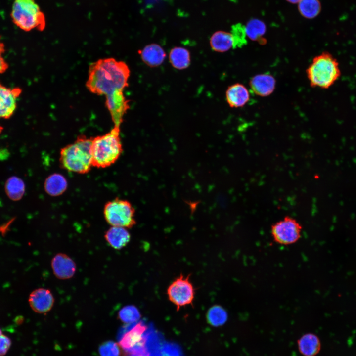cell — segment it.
Returning <instances> with one entry per match:
<instances>
[{
	"label": "cell",
	"instance_id": "29",
	"mask_svg": "<svg viewBox=\"0 0 356 356\" xmlns=\"http://www.w3.org/2000/svg\"><path fill=\"white\" fill-rule=\"evenodd\" d=\"M5 51L4 44L0 39V74L4 73L8 68V64L3 57Z\"/></svg>",
	"mask_w": 356,
	"mask_h": 356
},
{
	"label": "cell",
	"instance_id": "31",
	"mask_svg": "<svg viewBox=\"0 0 356 356\" xmlns=\"http://www.w3.org/2000/svg\"><path fill=\"white\" fill-rule=\"evenodd\" d=\"M3 127L0 125V134L1 133L2 130H3Z\"/></svg>",
	"mask_w": 356,
	"mask_h": 356
},
{
	"label": "cell",
	"instance_id": "11",
	"mask_svg": "<svg viewBox=\"0 0 356 356\" xmlns=\"http://www.w3.org/2000/svg\"><path fill=\"white\" fill-rule=\"evenodd\" d=\"M51 266L54 276L61 280L72 278L76 271V265L68 255L62 253L56 254L52 259Z\"/></svg>",
	"mask_w": 356,
	"mask_h": 356
},
{
	"label": "cell",
	"instance_id": "10",
	"mask_svg": "<svg viewBox=\"0 0 356 356\" xmlns=\"http://www.w3.org/2000/svg\"><path fill=\"white\" fill-rule=\"evenodd\" d=\"M54 298L48 289L39 288L33 290L29 295L28 302L31 309L36 312L46 314L52 308Z\"/></svg>",
	"mask_w": 356,
	"mask_h": 356
},
{
	"label": "cell",
	"instance_id": "5",
	"mask_svg": "<svg viewBox=\"0 0 356 356\" xmlns=\"http://www.w3.org/2000/svg\"><path fill=\"white\" fill-rule=\"evenodd\" d=\"M10 16L14 24L26 32L43 31L45 27V16L35 0H14Z\"/></svg>",
	"mask_w": 356,
	"mask_h": 356
},
{
	"label": "cell",
	"instance_id": "21",
	"mask_svg": "<svg viewBox=\"0 0 356 356\" xmlns=\"http://www.w3.org/2000/svg\"><path fill=\"white\" fill-rule=\"evenodd\" d=\"M5 191L10 199L13 201H18L23 197L25 193L24 182L17 177H11L6 181Z\"/></svg>",
	"mask_w": 356,
	"mask_h": 356
},
{
	"label": "cell",
	"instance_id": "17",
	"mask_svg": "<svg viewBox=\"0 0 356 356\" xmlns=\"http://www.w3.org/2000/svg\"><path fill=\"white\" fill-rule=\"evenodd\" d=\"M299 352L304 356H315L321 349V342L319 337L312 333H306L297 341Z\"/></svg>",
	"mask_w": 356,
	"mask_h": 356
},
{
	"label": "cell",
	"instance_id": "3",
	"mask_svg": "<svg viewBox=\"0 0 356 356\" xmlns=\"http://www.w3.org/2000/svg\"><path fill=\"white\" fill-rule=\"evenodd\" d=\"M120 127L114 126L106 134L92 137V166L107 168L119 159L123 152Z\"/></svg>",
	"mask_w": 356,
	"mask_h": 356
},
{
	"label": "cell",
	"instance_id": "23",
	"mask_svg": "<svg viewBox=\"0 0 356 356\" xmlns=\"http://www.w3.org/2000/svg\"><path fill=\"white\" fill-rule=\"evenodd\" d=\"M228 315L225 310L220 305L211 307L206 314V319L209 324L218 327L223 325L226 321Z\"/></svg>",
	"mask_w": 356,
	"mask_h": 356
},
{
	"label": "cell",
	"instance_id": "9",
	"mask_svg": "<svg viewBox=\"0 0 356 356\" xmlns=\"http://www.w3.org/2000/svg\"><path fill=\"white\" fill-rule=\"evenodd\" d=\"M21 93L20 88H8L0 83V119H7L13 115Z\"/></svg>",
	"mask_w": 356,
	"mask_h": 356
},
{
	"label": "cell",
	"instance_id": "24",
	"mask_svg": "<svg viewBox=\"0 0 356 356\" xmlns=\"http://www.w3.org/2000/svg\"><path fill=\"white\" fill-rule=\"evenodd\" d=\"M298 9L303 16L312 19L320 13L321 4L319 0H301L298 3Z\"/></svg>",
	"mask_w": 356,
	"mask_h": 356
},
{
	"label": "cell",
	"instance_id": "22",
	"mask_svg": "<svg viewBox=\"0 0 356 356\" xmlns=\"http://www.w3.org/2000/svg\"><path fill=\"white\" fill-rule=\"evenodd\" d=\"M247 38L253 41L265 42L262 36L265 34L266 27L265 24L261 20L257 19H251L248 21L245 26Z\"/></svg>",
	"mask_w": 356,
	"mask_h": 356
},
{
	"label": "cell",
	"instance_id": "13",
	"mask_svg": "<svg viewBox=\"0 0 356 356\" xmlns=\"http://www.w3.org/2000/svg\"><path fill=\"white\" fill-rule=\"evenodd\" d=\"M250 97L247 88L240 83H235L230 86L225 93L226 101L232 108L243 107L249 102Z\"/></svg>",
	"mask_w": 356,
	"mask_h": 356
},
{
	"label": "cell",
	"instance_id": "25",
	"mask_svg": "<svg viewBox=\"0 0 356 356\" xmlns=\"http://www.w3.org/2000/svg\"><path fill=\"white\" fill-rule=\"evenodd\" d=\"M141 317L138 309L134 305L123 307L118 312L119 319L123 323H132L138 321Z\"/></svg>",
	"mask_w": 356,
	"mask_h": 356
},
{
	"label": "cell",
	"instance_id": "6",
	"mask_svg": "<svg viewBox=\"0 0 356 356\" xmlns=\"http://www.w3.org/2000/svg\"><path fill=\"white\" fill-rule=\"evenodd\" d=\"M103 215L111 226L130 228L136 224L135 210L126 200L117 198L108 201L104 205Z\"/></svg>",
	"mask_w": 356,
	"mask_h": 356
},
{
	"label": "cell",
	"instance_id": "7",
	"mask_svg": "<svg viewBox=\"0 0 356 356\" xmlns=\"http://www.w3.org/2000/svg\"><path fill=\"white\" fill-rule=\"evenodd\" d=\"M190 277V274L184 276L181 274L167 288L168 299L176 306L177 311L182 307L193 305L195 289L189 280Z\"/></svg>",
	"mask_w": 356,
	"mask_h": 356
},
{
	"label": "cell",
	"instance_id": "20",
	"mask_svg": "<svg viewBox=\"0 0 356 356\" xmlns=\"http://www.w3.org/2000/svg\"><path fill=\"white\" fill-rule=\"evenodd\" d=\"M169 61L175 68L182 70L187 68L190 63L189 51L183 47H175L169 53Z\"/></svg>",
	"mask_w": 356,
	"mask_h": 356
},
{
	"label": "cell",
	"instance_id": "19",
	"mask_svg": "<svg viewBox=\"0 0 356 356\" xmlns=\"http://www.w3.org/2000/svg\"><path fill=\"white\" fill-rule=\"evenodd\" d=\"M210 46L215 51L224 52L233 47L231 33L223 31L215 32L210 39Z\"/></svg>",
	"mask_w": 356,
	"mask_h": 356
},
{
	"label": "cell",
	"instance_id": "18",
	"mask_svg": "<svg viewBox=\"0 0 356 356\" xmlns=\"http://www.w3.org/2000/svg\"><path fill=\"white\" fill-rule=\"evenodd\" d=\"M68 182L61 174L54 173L49 175L44 182V189L48 195L58 196L62 194L67 189Z\"/></svg>",
	"mask_w": 356,
	"mask_h": 356
},
{
	"label": "cell",
	"instance_id": "8",
	"mask_svg": "<svg viewBox=\"0 0 356 356\" xmlns=\"http://www.w3.org/2000/svg\"><path fill=\"white\" fill-rule=\"evenodd\" d=\"M302 227L294 218L285 217L274 223L271 228L272 238L276 243L287 245L296 242L301 237Z\"/></svg>",
	"mask_w": 356,
	"mask_h": 356
},
{
	"label": "cell",
	"instance_id": "30",
	"mask_svg": "<svg viewBox=\"0 0 356 356\" xmlns=\"http://www.w3.org/2000/svg\"><path fill=\"white\" fill-rule=\"evenodd\" d=\"M291 3H298L301 0H286Z\"/></svg>",
	"mask_w": 356,
	"mask_h": 356
},
{
	"label": "cell",
	"instance_id": "15",
	"mask_svg": "<svg viewBox=\"0 0 356 356\" xmlns=\"http://www.w3.org/2000/svg\"><path fill=\"white\" fill-rule=\"evenodd\" d=\"M107 242L114 249L119 250L130 242L131 235L127 228L111 226L104 235Z\"/></svg>",
	"mask_w": 356,
	"mask_h": 356
},
{
	"label": "cell",
	"instance_id": "1",
	"mask_svg": "<svg viewBox=\"0 0 356 356\" xmlns=\"http://www.w3.org/2000/svg\"><path fill=\"white\" fill-rule=\"evenodd\" d=\"M130 70L127 64L113 58L91 63L86 86L90 92L106 97L123 92L128 86Z\"/></svg>",
	"mask_w": 356,
	"mask_h": 356
},
{
	"label": "cell",
	"instance_id": "12",
	"mask_svg": "<svg viewBox=\"0 0 356 356\" xmlns=\"http://www.w3.org/2000/svg\"><path fill=\"white\" fill-rule=\"evenodd\" d=\"M252 91L257 95L266 97L271 94L276 86V80L270 74L262 73L253 76L249 81Z\"/></svg>",
	"mask_w": 356,
	"mask_h": 356
},
{
	"label": "cell",
	"instance_id": "28",
	"mask_svg": "<svg viewBox=\"0 0 356 356\" xmlns=\"http://www.w3.org/2000/svg\"><path fill=\"white\" fill-rule=\"evenodd\" d=\"M11 345V339L0 328V356H4Z\"/></svg>",
	"mask_w": 356,
	"mask_h": 356
},
{
	"label": "cell",
	"instance_id": "2",
	"mask_svg": "<svg viewBox=\"0 0 356 356\" xmlns=\"http://www.w3.org/2000/svg\"><path fill=\"white\" fill-rule=\"evenodd\" d=\"M92 137L79 135L72 143L62 148L60 151L61 167L77 174L89 173L92 166Z\"/></svg>",
	"mask_w": 356,
	"mask_h": 356
},
{
	"label": "cell",
	"instance_id": "4",
	"mask_svg": "<svg viewBox=\"0 0 356 356\" xmlns=\"http://www.w3.org/2000/svg\"><path fill=\"white\" fill-rule=\"evenodd\" d=\"M306 74L312 87L325 89L339 78L341 70L337 59L330 53L323 52L313 58Z\"/></svg>",
	"mask_w": 356,
	"mask_h": 356
},
{
	"label": "cell",
	"instance_id": "27",
	"mask_svg": "<svg viewBox=\"0 0 356 356\" xmlns=\"http://www.w3.org/2000/svg\"><path fill=\"white\" fill-rule=\"evenodd\" d=\"M120 346L113 341H107L102 343L99 347L100 356H119Z\"/></svg>",
	"mask_w": 356,
	"mask_h": 356
},
{
	"label": "cell",
	"instance_id": "14",
	"mask_svg": "<svg viewBox=\"0 0 356 356\" xmlns=\"http://www.w3.org/2000/svg\"><path fill=\"white\" fill-rule=\"evenodd\" d=\"M146 329L145 324L138 322L123 335L119 342V346L125 350L134 349L145 340L143 335Z\"/></svg>",
	"mask_w": 356,
	"mask_h": 356
},
{
	"label": "cell",
	"instance_id": "26",
	"mask_svg": "<svg viewBox=\"0 0 356 356\" xmlns=\"http://www.w3.org/2000/svg\"><path fill=\"white\" fill-rule=\"evenodd\" d=\"M231 34L233 41V48H241L247 44V37L245 26L241 24L234 25L231 28Z\"/></svg>",
	"mask_w": 356,
	"mask_h": 356
},
{
	"label": "cell",
	"instance_id": "16",
	"mask_svg": "<svg viewBox=\"0 0 356 356\" xmlns=\"http://www.w3.org/2000/svg\"><path fill=\"white\" fill-rule=\"evenodd\" d=\"M142 61L148 66L154 67L161 65L165 60L166 54L163 48L159 44H151L145 46L138 51Z\"/></svg>",
	"mask_w": 356,
	"mask_h": 356
}]
</instances>
